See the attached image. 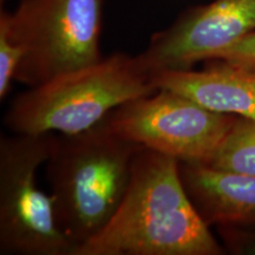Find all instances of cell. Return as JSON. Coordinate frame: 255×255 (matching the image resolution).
Masks as SVG:
<instances>
[{
  "mask_svg": "<svg viewBox=\"0 0 255 255\" xmlns=\"http://www.w3.org/2000/svg\"><path fill=\"white\" fill-rule=\"evenodd\" d=\"M182 183L201 218L218 227H255V176L180 162Z\"/></svg>",
  "mask_w": 255,
  "mask_h": 255,
  "instance_id": "cell-9",
  "label": "cell"
},
{
  "mask_svg": "<svg viewBox=\"0 0 255 255\" xmlns=\"http://www.w3.org/2000/svg\"><path fill=\"white\" fill-rule=\"evenodd\" d=\"M222 253V247L184 189L180 162L141 148L116 214L75 255Z\"/></svg>",
  "mask_w": 255,
  "mask_h": 255,
  "instance_id": "cell-1",
  "label": "cell"
},
{
  "mask_svg": "<svg viewBox=\"0 0 255 255\" xmlns=\"http://www.w3.org/2000/svg\"><path fill=\"white\" fill-rule=\"evenodd\" d=\"M25 49L11 24L9 11L0 12V101H4L15 81Z\"/></svg>",
  "mask_w": 255,
  "mask_h": 255,
  "instance_id": "cell-11",
  "label": "cell"
},
{
  "mask_svg": "<svg viewBox=\"0 0 255 255\" xmlns=\"http://www.w3.org/2000/svg\"><path fill=\"white\" fill-rule=\"evenodd\" d=\"M214 59H223L232 63H255V31L220 51Z\"/></svg>",
  "mask_w": 255,
  "mask_h": 255,
  "instance_id": "cell-13",
  "label": "cell"
},
{
  "mask_svg": "<svg viewBox=\"0 0 255 255\" xmlns=\"http://www.w3.org/2000/svg\"><path fill=\"white\" fill-rule=\"evenodd\" d=\"M206 165L255 176V120L238 117Z\"/></svg>",
  "mask_w": 255,
  "mask_h": 255,
  "instance_id": "cell-10",
  "label": "cell"
},
{
  "mask_svg": "<svg viewBox=\"0 0 255 255\" xmlns=\"http://www.w3.org/2000/svg\"><path fill=\"white\" fill-rule=\"evenodd\" d=\"M141 148L103 121L87 131L53 135L46 176L57 221L75 253L116 214Z\"/></svg>",
  "mask_w": 255,
  "mask_h": 255,
  "instance_id": "cell-2",
  "label": "cell"
},
{
  "mask_svg": "<svg viewBox=\"0 0 255 255\" xmlns=\"http://www.w3.org/2000/svg\"><path fill=\"white\" fill-rule=\"evenodd\" d=\"M104 0H20L9 12L25 55L15 82L41 84L103 58Z\"/></svg>",
  "mask_w": 255,
  "mask_h": 255,
  "instance_id": "cell-5",
  "label": "cell"
},
{
  "mask_svg": "<svg viewBox=\"0 0 255 255\" xmlns=\"http://www.w3.org/2000/svg\"><path fill=\"white\" fill-rule=\"evenodd\" d=\"M212 64L201 71L181 70L154 75L156 89L178 92L216 113L255 120V63Z\"/></svg>",
  "mask_w": 255,
  "mask_h": 255,
  "instance_id": "cell-8",
  "label": "cell"
},
{
  "mask_svg": "<svg viewBox=\"0 0 255 255\" xmlns=\"http://www.w3.org/2000/svg\"><path fill=\"white\" fill-rule=\"evenodd\" d=\"M238 117L209 110L178 92L157 89L103 120L111 131L178 162L206 164Z\"/></svg>",
  "mask_w": 255,
  "mask_h": 255,
  "instance_id": "cell-6",
  "label": "cell"
},
{
  "mask_svg": "<svg viewBox=\"0 0 255 255\" xmlns=\"http://www.w3.org/2000/svg\"><path fill=\"white\" fill-rule=\"evenodd\" d=\"M255 31V0H214L178 15L155 32L142 62L154 73L190 70Z\"/></svg>",
  "mask_w": 255,
  "mask_h": 255,
  "instance_id": "cell-7",
  "label": "cell"
},
{
  "mask_svg": "<svg viewBox=\"0 0 255 255\" xmlns=\"http://www.w3.org/2000/svg\"><path fill=\"white\" fill-rule=\"evenodd\" d=\"M156 90L154 73L139 55L116 52L30 87L9 105L4 123L13 133L73 135Z\"/></svg>",
  "mask_w": 255,
  "mask_h": 255,
  "instance_id": "cell-3",
  "label": "cell"
},
{
  "mask_svg": "<svg viewBox=\"0 0 255 255\" xmlns=\"http://www.w3.org/2000/svg\"><path fill=\"white\" fill-rule=\"evenodd\" d=\"M219 231L232 253L255 255V231L241 227H219Z\"/></svg>",
  "mask_w": 255,
  "mask_h": 255,
  "instance_id": "cell-12",
  "label": "cell"
},
{
  "mask_svg": "<svg viewBox=\"0 0 255 255\" xmlns=\"http://www.w3.org/2000/svg\"><path fill=\"white\" fill-rule=\"evenodd\" d=\"M1 1V4H4V1H6V0H0Z\"/></svg>",
  "mask_w": 255,
  "mask_h": 255,
  "instance_id": "cell-14",
  "label": "cell"
},
{
  "mask_svg": "<svg viewBox=\"0 0 255 255\" xmlns=\"http://www.w3.org/2000/svg\"><path fill=\"white\" fill-rule=\"evenodd\" d=\"M53 135L13 133L0 138V254L73 255L60 229L55 200L38 187Z\"/></svg>",
  "mask_w": 255,
  "mask_h": 255,
  "instance_id": "cell-4",
  "label": "cell"
}]
</instances>
